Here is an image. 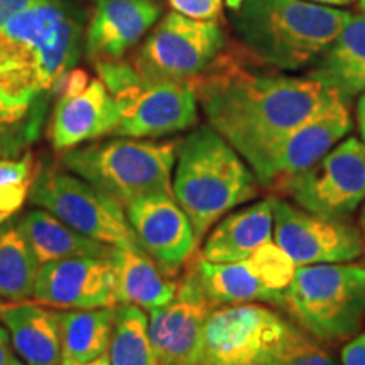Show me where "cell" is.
Returning <instances> with one entry per match:
<instances>
[{
  "label": "cell",
  "mask_w": 365,
  "mask_h": 365,
  "mask_svg": "<svg viewBox=\"0 0 365 365\" xmlns=\"http://www.w3.org/2000/svg\"><path fill=\"white\" fill-rule=\"evenodd\" d=\"M357 124H359V132L362 140L365 143V93L359 98L357 103Z\"/></svg>",
  "instance_id": "d590c367"
},
{
  "label": "cell",
  "mask_w": 365,
  "mask_h": 365,
  "mask_svg": "<svg viewBox=\"0 0 365 365\" xmlns=\"http://www.w3.org/2000/svg\"><path fill=\"white\" fill-rule=\"evenodd\" d=\"M274 215L271 196L237 210L215 223L203 244L202 257L213 264L249 259L266 242L272 240Z\"/></svg>",
  "instance_id": "d6986e66"
},
{
  "label": "cell",
  "mask_w": 365,
  "mask_h": 365,
  "mask_svg": "<svg viewBox=\"0 0 365 365\" xmlns=\"http://www.w3.org/2000/svg\"><path fill=\"white\" fill-rule=\"evenodd\" d=\"M170 4L178 14L196 21H215L222 14V0H170Z\"/></svg>",
  "instance_id": "4dcf8cb0"
},
{
  "label": "cell",
  "mask_w": 365,
  "mask_h": 365,
  "mask_svg": "<svg viewBox=\"0 0 365 365\" xmlns=\"http://www.w3.org/2000/svg\"><path fill=\"white\" fill-rule=\"evenodd\" d=\"M350 14L307 0H244L235 29L254 61L279 71H299L317 61Z\"/></svg>",
  "instance_id": "3957f363"
},
{
  "label": "cell",
  "mask_w": 365,
  "mask_h": 365,
  "mask_svg": "<svg viewBox=\"0 0 365 365\" xmlns=\"http://www.w3.org/2000/svg\"><path fill=\"white\" fill-rule=\"evenodd\" d=\"M274 242L298 267L317 264H344L364 255L360 228L345 218L317 215L271 196Z\"/></svg>",
  "instance_id": "7c38bea8"
},
{
  "label": "cell",
  "mask_w": 365,
  "mask_h": 365,
  "mask_svg": "<svg viewBox=\"0 0 365 365\" xmlns=\"http://www.w3.org/2000/svg\"><path fill=\"white\" fill-rule=\"evenodd\" d=\"M190 81L208 125L250 170L286 134L344 100L312 76L287 75L254 61L244 48L222 51L207 71Z\"/></svg>",
  "instance_id": "6da1fadb"
},
{
  "label": "cell",
  "mask_w": 365,
  "mask_h": 365,
  "mask_svg": "<svg viewBox=\"0 0 365 365\" xmlns=\"http://www.w3.org/2000/svg\"><path fill=\"white\" fill-rule=\"evenodd\" d=\"M277 196L317 215L345 218L365 200V143L346 137L307 171L282 186Z\"/></svg>",
  "instance_id": "8fae6325"
},
{
  "label": "cell",
  "mask_w": 365,
  "mask_h": 365,
  "mask_svg": "<svg viewBox=\"0 0 365 365\" xmlns=\"http://www.w3.org/2000/svg\"><path fill=\"white\" fill-rule=\"evenodd\" d=\"M308 2L319 4V6H330V7H340V6H350L354 0H308Z\"/></svg>",
  "instance_id": "74e56055"
},
{
  "label": "cell",
  "mask_w": 365,
  "mask_h": 365,
  "mask_svg": "<svg viewBox=\"0 0 365 365\" xmlns=\"http://www.w3.org/2000/svg\"><path fill=\"white\" fill-rule=\"evenodd\" d=\"M259 277L264 284L274 293L281 294L287 289L296 274V266L293 259L282 250L276 242H266L249 257Z\"/></svg>",
  "instance_id": "f546056e"
},
{
  "label": "cell",
  "mask_w": 365,
  "mask_h": 365,
  "mask_svg": "<svg viewBox=\"0 0 365 365\" xmlns=\"http://www.w3.org/2000/svg\"><path fill=\"white\" fill-rule=\"evenodd\" d=\"M287 325L262 304L218 307L205 323L200 365H269Z\"/></svg>",
  "instance_id": "30bf717a"
},
{
  "label": "cell",
  "mask_w": 365,
  "mask_h": 365,
  "mask_svg": "<svg viewBox=\"0 0 365 365\" xmlns=\"http://www.w3.org/2000/svg\"><path fill=\"white\" fill-rule=\"evenodd\" d=\"M259 186L245 159L210 125L198 127L178 145L173 195L198 242L230 210L254 200Z\"/></svg>",
  "instance_id": "277c9868"
},
{
  "label": "cell",
  "mask_w": 365,
  "mask_h": 365,
  "mask_svg": "<svg viewBox=\"0 0 365 365\" xmlns=\"http://www.w3.org/2000/svg\"><path fill=\"white\" fill-rule=\"evenodd\" d=\"M195 266L203 291L217 308L254 301L281 304L282 296L264 284L249 259L240 262L213 264L205 261L202 255H196Z\"/></svg>",
  "instance_id": "cb8c5ba5"
},
{
  "label": "cell",
  "mask_w": 365,
  "mask_h": 365,
  "mask_svg": "<svg viewBox=\"0 0 365 365\" xmlns=\"http://www.w3.org/2000/svg\"><path fill=\"white\" fill-rule=\"evenodd\" d=\"M61 365H112L110 364V359H108V354L102 355V357L91 360V362H68V360H61Z\"/></svg>",
  "instance_id": "8d00e7d4"
},
{
  "label": "cell",
  "mask_w": 365,
  "mask_h": 365,
  "mask_svg": "<svg viewBox=\"0 0 365 365\" xmlns=\"http://www.w3.org/2000/svg\"><path fill=\"white\" fill-rule=\"evenodd\" d=\"M41 264L19 223L0 225V298L24 301L34 293Z\"/></svg>",
  "instance_id": "484cf974"
},
{
  "label": "cell",
  "mask_w": 365,
  "mask_h": 365,
  "mask_svg": "<svg viewBox=\"0 0 365 365\" xmlns=\"http://www.w3.org/2000/svg\"><path fill=\"white\" fill-rule=\"evenodd\" d=\"M112 365H159L149 336V319L135 304L115 308L112 339L108 345Z\"/></svg>",
  "instance_id": "4316f807"
},
{
  "label": "cell",
  "mask_w": 365,
  "mask_h": 365,
  "mask_svg": "<svg viewBox=\"0 0 365 365\" xmlns=\"http://www.w3.org/2000/svg\"><path fill=\"white\" fill-rule=\"evenodd\" d=\"M125 215L137 244L166 276H176L193 257L200 242L175 196L156 195L134 200L125 207Z\"/></svg>",
  "instance_id": "e0dca14e"
},
{
  "label": "cell",
  "mask_w": 365,
  "mask_h": 365,
  "mask_svg": "<svg viewBox=\"0 0 365 365\" xmlns=\"http://www.w3.org/2000/svg\"><path fill=\"white\" fill-rule=\"evenodd\" d=\"M29 200L88 239L110 247L135 242L125 208L110 195L76 176L51 170L38 171Z\"/></svg>",
  "instance_id": "ba28073f"
},
{
  "label": "cell",
  "mask_w": 365,
  "mask_h": 365,
  "mask_svg": "<svg viewBox=\"0 0 365 365\" xmlns=\"http://www.w3.org/2000/svg\"><path fill=\"white\" fill-rule=\"evenodd\" d=\"M349 102L336 100L327 110L296 127L266 153L252 168L259 185L271 196L296 175L307 171L352 130Z\"/></svg>",
  "instance_id": "5bb4252c"
},
{
  "label": "cell",
  "mask_w": 365,
  "mask_h": 365,
  "mask_svg": "<svg viewBox=\"0 0 365 365\" xmlns=\"http://www.w3.org/2000/svg\"><path fill=\"white\" fill-rule=\"evenodd\" d=\"M242 2H244V0H225L227 7H228V9H232V11H235V12L239 11V9H240Z\"/></svg>",
  "instance_id": "ab89813d"
},
{
  "label": "cell",
  "mask_w": 365,
  "mask_h": 365,
  "mask_svg": "<svg viewBox=\"0 0 365 365\" xmlns=\"http://www.w3.org/2000/svg\"><path fill=\"white\" fill-rule=\"evenodd\" d=\"M49 139L56 150H70L80 144L113 134L120 122L115 98L100 78L83 70H70L58 86Z\"/></svg>",
  "instance_id": "9a60e30c"
},
{
  "label": "cell",
  "mask_w": 365,
  "mask_h": 365,
  "mask_svg": "<svg viewBox=\"0 0 365 365\" xmlns=\"http://www.w3.org/2000/svg\"><path fill=\"white\" fill-rule=\"evenodd\" d=\"M340 365H365V331L350 339L341 349Z\"/></svg>",
  "instance_id": "d6a6232c"
},
{
  "label": "cell",
  "mask_w": 365,
  "mask_h": 365,
  "mask_svg": "<svg viewBox=\"0 0 365 365\" xmlns=\"http://www.w3.org/2000/svg\"><path fill=\"white\" fill-rule=\"evenodd\" d=\"M11 345H9V335L4 328H0V365H7L11 362Z\"/></svg>",
  "instance_id": "e575fe53"
},
{
  "label": "cell",
  "mask_w": 365,
  "mask_h": 365,
  "mask_svg": "<svg viewBox=\"0 0 365 365\" xmlns=\"http://www.w3.org/2000/svg\"><path fill=\"white\" fill-rule=\"evenodd\" d=\"M17 223L41 266L63 259L112 255L110 245L78 234L44 208L31 210Z\"/></svg>",
  "instance_id": "603a6c76"
},
{
  "label": "cell",
  "mask_w": 365,
  "mask_h": 365,
  "mask_svg": "<svg viewBox=\"0 0 365 365\" xmlns=\"http://www.w3.org/2000/svg\"><path fill=\"white\" fill-rule=\"evenodd\" d=\"M7 365H24V364H22L21 360H17V359H14V357H12V359H11V362H9Z\"/></svg>",
  "instance_id": "60d3db41"
},
{
  "label": "cell",
  "mask_w": 365,
  "mask_h": 365,
  "mask_svg": "<svg viewBox=\"0 0 365 365\" xmlns=\"http://www.w3.org/2000/svg\"><path fill=\"white\" fill-rule=\"evenodd\" d=\"M29 140H33V137L27 132L0 125V158L16 156Z\"/></svg>",
  "instance_id": "1f68e13d"
},
{
  "label": "cell",
  "mask_w": 365,
  "mask_h": 365,
  "mask_svg": "<svg viewBox=\"0 0 365 365\" xmlns=\"http://www.w3.org/2000/svg\"><path fill=\"white\" fill-rule=\"evenodd\" d=\"M180 140L115 139L65 150L68 171L115 198L122 207L145 196L173 195Z\"/></svg>",
  "instance_id": "5b68a950"
},
{
  "label": "cell",
  "mask_w": 365,
  "mask_h": 365,
  "mask_svg": "<svg viewBox=\"0 0 365 365\" xmlns=\"http://www.w3.org/2000/svg\"><path fill=\"white\" fill-rule=\"evenodd\" d=\"M95 68L115 98L120 115L115 135L156 139L191 129L198 122L191 81L145 78L124 59L95 61Z\"/></svg>",
  "instance_id": "52a82bcc"
},
{
  "label": "cell",
  "mask_w": 365,
  "mask_h": 365,
  "mask_svg": "<svg viewBox=\"0 0 365 365\" xmlns=\"http://www.w3.org/2000/svg\"><path fill=\"white\" fill-rule=\"evenodd\" d=\"M44 0H0V26H4L11 17L22 11L38 6Z\"/></svg>",
  "instance_id": "836d02e7"
},
{
  "label": "cell",
  "mask_w": 365,
  "mask_h": 365,
  "mask_svg": "<svg viewBox=\"0 0 365 365\" xmlns=\"http://www.w3.org/2000/svg\"><path fill=\"white\" fill-rule=\"evenodd\" d=\"M170 303L150 312L149 336L159 365H200L205 323L217 307L200 282L195 255Z\"/></svg>",
  "instance_id": "4fadbf2b"
},
{
  "label": "cell",
  "mask_w": 365,
  "mask_h": 365,
  "mask_svg": "<svg viewBox=\"0 0 365 365\" xmlns=\"http://www.w3.org/2000/svg\"><path fill=\"white\" fill-rule=\"evenodd\" d=\"M158 0H97L86 29V53L93 61L122 59L161 17Z\"/></svg>",
  "instance_id": "ac0fdd59"
},
{
  "label": "cell",
  "mask_w": 365,
  "mask_h": 365,
  "mask_svg": "<svg viewBox=\"0 0 365 365\" xmlns=\"http://www.w3.org/2000/svg\"><path fill=\"white\" fill-rule=\"evenodd\" d=\"M117 277V299L120 304H135L156 309L170 303L176 294L178 281L168 279L158 262L137 242L112 249Z\"/></svg>",
  "instance_id": "44dd1931"
},
{
  "label": "cell",
  "mask_w": 365,
  "mask_h": 365,
  "mask_svg": "<svg viewBox=\"0 0 365 365\" xmlns=\"http://www.w3.org/2000/svg\"><path fill=\"white\" fill-rule=\"evenodd\" d=\"M269 365H340L325 344L289 322Z\"/></svg>",
  "instance_id": "f1b7e54d"
},
{
  "label": "cell",
  "mask_w": 365,
  "mask_h": 365,
  "mask_svg": "<svg viewBox=\"0 0 365 365\" xmlns=\"http://www.w3.org/2000/svg\"><path fill=\"white\" fill-rule=\"evenodd\" d=\"M81 27L58 0L0 26V125L38 135L39 113L80 54Z\"/></svg>",
  "instance_id": "7a4b0ae2"
},
{
  "label": "cell",
  "mask_w": 365,
  "mask_h": 365,
  "mask_svg": "<svg viewBox=\"0 0 365 365\" xmlns=\"http://www.w3.org/2000/svg\"><path fill=\"white\" fill-rule=\"evenodd\" d=\"M38 176V166L31 153L21 158H0V225L12 220L24 207Z\"/></svg>",
  "instance_id": "83f0119b"
},
{
  "label": "cell",
  "mask_w": 365,
  "mask_h": 365,
  "mask_svg": "<svg viewBox=\"0 0 365 365\" xmlns=\"http://www.w3.org/2000/svg\"><path fill=\"white\" fill-rule=\"evenodd\" d=\"M350 102L365 93V14H350L340 34L323 49L307 73Z\"/></svg>",
  "instance_id": "ffe728a7"
},
{
  "label": "cell",
  "mask_w": 365,
  "mask_h": 365,
  "mask_svg": "<svg viewBox=\"0 0 365 365\" xmlns=\"http://www.w3.org/2000/svg\"><path fill=\"white\" fill-rule=\"evenodd\" d=\"M223 49L225 34L215 21L173 11L153 27L132 65L145 78L190 81L207 71Z\"/></svg>",
  "instance_id": "9c48e42d"
},
{
  "label": "cell",
  "mask_w": 365,
  "mask_h": 365,
  "mask_svg": "<svg viewBox=\"0 0 365 365\" xmlns=\"http://www.w3.org/2000/svg\"><path fill=\"white\" fill-rule=\"evenodd\" d=\"M115 308L73 309L59 313L61 360L91 362L108 354Z\"/></svg>",
  "instance_id": "d4e9b609"
},
{
  "label": "cell",
  "mask_w": 365,
  "mask_h": 365,
  "mask_svg": "<svg viewBox=\"0 0 365 365\" xmlns=\"http://www.w3.org/2000/svg\"><path fill=\"white\" fill-rule=\"evenodd\" d=\"M359 228H360V235H362V242H364V255H365V205H364L362 213H360V218H359Z\"/></svg>",
  "instance_id": "f35d334b"
},
{
  "label": "cell",
  "mask_w": 365,
  "mask_h": 365,
  "mask_svg": "<svg viewBox=\"0 0 365 365\" xmlns=\"http://www.w3.org/2000/svg\"><path fill=\"white\" fill-rule=\"evenodd\" d=\"M33 298L51 308H113L118 299L112 255L73 257L43 264Z\"/></svg>",
  "instance_id": "2e32d148"
},
{
  "label": "cell",
  "mask_w": 365,
  "mask_h": 365,
  "mask_svg": "<svg viewBox=\"0 0 365 365\" xmlns=\"http://www.w3.org/2000/svg\"><path fill=\"white\" fill-rule=\"evenodd\" d=\"M279 307L322 344L349 341L365 328V266H301Z\"/></svg>",
  "instance_id": "8992f818"
},
{
  "label": "cell",
  "mask_w": 365,
  "mask_h": 365,
  "mask_svg": "<svg viewBox=\"0 0 365 365\" xmlns=\"http://www.w3.org/2000/svg\"><path fill=\"white\" fill-rule=\"evenodd\" d=\"M359 6L362 9V12L365 14V0H359Z\"/></svg>",
  "instance_id": "b9f144b4"
},
{
  "label": "cell",
  "mask_w": 365,
  "mask_h": 365,
  "mask_svg": "<svg viewBox=\"0 0 365 365\" xmlns=\"http://www.w3.org/2000/svg\"><path fill=\"white\" fill-rule=\"evenodd\" d=\"M0 319L26 365H61L59 313L39 304L21 303L0 308Z\"/></svg>",
  "instance_id": "7402d4cb"
}]
</instances>
